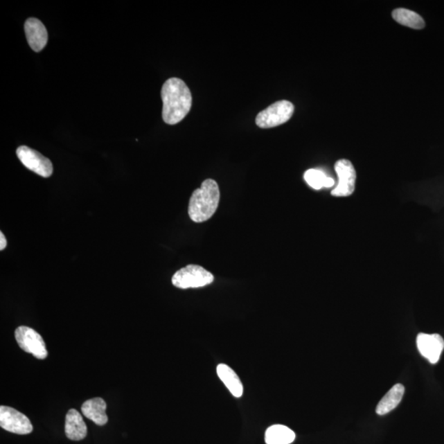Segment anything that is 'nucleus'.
<instances>
[{"instance_id":"obj_16","label":"nucleus","mask_w":444,"mask_h":444,"mask_svg":"<svg viewBox=\"0 0 444 444\" xmlns=\"http://www.w3.org/2000/svg\"><path fill=\"white\" fill-rule=\"evenodd\" d=\"M393 19L399 24L408 26L414 29H422L425 28V23L418 13L407 10V8H397L393 10Z\"/></svg>"},{"instance_id":"obj_3","label":"nucleus","mask_w":444,"mask_h":444,"mask_svg":"<svg viewBox=\"0 0 444 444\" xmlns=\"http://www.w3.org/2000/svg\"><path fill=\"white\" fill-rule=\"evenodd\" d=\"M214 276L204 267L188 265L179 269L172 276V284L179 289L199 288L212 284Z\"/></svg>"},{"instance_id":"obj_2","label":"nucleus","mask_w":444,"mask_h":444,"mask_svg":"<svg viewBox=\"0 0 444 444\" xmlns=\"http://www.w3.org/2000/svg\"><path fill=\"white\" fill-rule=\"evenodd\" d=\"M220 197L218 184L214 179H208L199 188L193 193L188 204V215L197 223L208 221L217 212Z\"/></svg>"},{"instance_id":"obj_10","label":"nucleus","mask_w":444,"mask_h":444,"mask_svg":"<svg viewBox=\"0 0 444 444\" xmlns=\"http://www.w3.org/2000/svg\"><path fill=\"white\" fill-rule=\"evenodd\" d=\"M25 33L29 46L34 51L39 52L45 48L48 42L46 26L41 21L30 17L25 24Z\"/></svg>"},{"instance_id":"obj_17","label":"nucleus","mask_w":444,"mask_h":444,"mask_svg":"<svg viewBox=\"0 0 444 444\" xmlns=\"http://www.w3.org/2000/svg\"><path fill=\"white\" fill-rule=\"evenodd\" d=\"M304 178L306 183L316 190H321L322 188H331L335 184L332 178L326 177V175L320 170H308L304 175Z\"/></svg>"},{"instance_id":"obj_14","label":"nucleus","mask_w":444,"mask_h":444,"mask_svg":"<svg viewBox=\"0 0 444 444\" xmlns=\"http://www.w3.org/2000/svg\"><path fill=\"white\" fill-rule=\"evenodd\" d=\"M405 393V388L401 384H396L386 393L381 401L378 404L376 413L378 415L384 416L394 410L401 402Z\"/></svg>"},{"instance_id":"obj_11","label":"nucleus","mask_w":444,"mask_h":444,"mask_svg":"<svg viewBox=\"0 0 444 444\" xmlns=\"http://www.w3.org/2000/svg\"><path fill=\"white\" fill-rule=\"evenodd\" d=\"M65 434L70 441H80L85 438L87 428L82 416L76 409H71L66 415Z\"/></svg>"},{"instance_id":"obj_13","label":"nucleus","mask_w":444,"mask_h":444,"mask_svg":"<svg viewBox=\"0 0 444 444\" xmlns=\"http://www.w3.org/2000/svg\"><path fill=\"white\" fill-rule=\"evenodd\" d=\"M219 379L223 382L231 394L240 398L244 393V387L236 373L225 364H220L217 368Z\"/></svg>"},{"instance_id":"obj_9","label":"nucleus","mask_w":444,"mask_h":444,"mask_svg":"<svg viewBox=\"0 0 444 444\" xmlns=\"http://www.w3.org/2000/svg\"><path fill=\"white\" fill-rule=\"evenodd\" d=\"M416 344L422 356L432 364H436L441 359L444 348L443 338L438 334L420 333Z\"/></svg>"},{"instance_id":"obj_18","label":"nucleus","mask_w":444,"mask_h":444,"mask_svg":"<svg viewBox=\"0 0 444 444\" xmlns=\"http://www.w3.org/2000/svg\"><path fill=\"white\" fill-rule=\"evenodd\" d=\"M7 246V240L6 236L3 234V232H0V250H3L6 248Z\"/></svg>"},{"instance_id":"obj_1","label":"nucleus","mask_w":444,"mask_h":444,"mask_svg":"<svg viewBox=\"0 0 444 444\" xmlns=\"http://www.w3.org/2000/svg\"><path fill=\"white\" fill-rule=\"evenodd\" d=\"M163 103L162 118L166 124L173 125L182 121L190 112L192 94L190 89L181 79H168L161 89Z\"/></svg>"},{"instance_id":"obj_8","label":"nucleus","mask_w":444,"mask_h":444,"mask_svg":"<svg viewBox=\"0 0 444 444\" xmlns=\"http://www.w3.org/2000/svg\"><path fill=\"white\" fill-rule=\"evenodd\" d=\"M338 177L337 186L331 192L334 197H348L353 195L355 188L356 172L353 163L348 160L341 159L335 164Z\"/></svg>"},{"instance_id":"obj_5","label":"nucleus","mask_w":444,"mask_h":444,"mask_svg":"<svg viewBox=\"0 0 444 444\" xmlns=\"http://www.w3.org/2000/svg\"><path fill=\"white\" fill-rule=\"evenodd\" d=\"M15 338L20 348L26 353L32 354L34 357L39 359L47 357L46 343L42 337L34 329L26 326L19 327L15 331Z\"/></svg>"},{"instance_id":"obj_7","label":"nucleus","mask_w":444,"mask_h":444,"mask_svg":"<svg viewBox=\"0 0 444 444\" xmlns=\"http://www.w3.org/2000/svg\"><path fill=\"white\" fill-rule=\"evenodd\" d=\"M0 426L7 432L17 434H28L33 432L30 420L23 413L10 407H0Z\"/></svg>"},{"instance_id":"obj_6","label":"nucleus","mask_w":444,"mask_h":444,"mask_svg":"<svg viewBox=\"0 0 444 444\" xmlns=\"http://www.w3.org/2000/svg\"><path fill=\"white\" fill-rule=\"evenodd\" d=\"M19 159L30 170L44 178L51 177L53 173L51 161L33 149L21 146L17 149Z\"/></svg>"},{"instance_id":"obj_4","label":"nucleus","mask_w":444,"mask_h":444,"mask_svg":"<svg viewBox=\"0 0 444 444\" xmlns=\"http://www.w3.org/2000/svg\"><path fill=\"white\" fill-rule=\"evenodd\" d=\"M294 105L288 100H279L258 113L256 125L262 129H269L285 124L293 116Z\"/></svg>"},{"instance_id":"obj_12","label":"nucleus","mask_w":444,"mask_h":444,"mask_svg":"<svg viewBox=\"0 0 444 444\" xmlns=\"http://www.w3.org/2000/svg\"><path fill=\"white\" fill-rule=\"evenodd\" d=\"M107 403L103 398H96L87 400L82 406V412L87 419L96 425L103 426L107 423Z\"/></svg>"},{"instance_id":"obj_15","label":"nucleus","mask_w":444,"mask_h":444,"mask_svg":"<svg viewBox=\"0 0 444 444\" xmlns=\"http://www.w3.org/2000/svg\"><path fill=\"white\" fill-rule=\"evenodd\" d=\"M296 439V434L287 426L275 425L266 430L267 444H290Z\"/></svg>"}]
</instances>
